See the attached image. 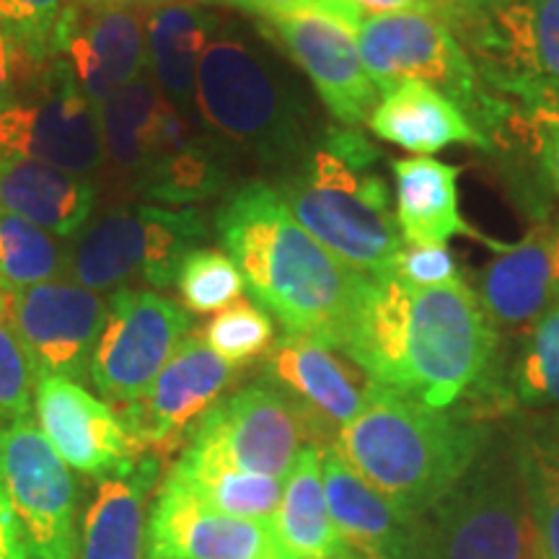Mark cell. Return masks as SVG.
<instances>
[{
    "instance_id": "obj_1",
    "label": "cell",
    "mask_w": 559,
    "mask_h": 559,
    "mask_svg": "<svg viewBox=\"0 0 559 559\" xmlns=\"http://www.w3.org/2000/svg\"><path fill=\"white\" fill-rule=\"evenodd\" d=\"M215 230L251 296L285 332L345 347L373 280L321 247L275 187L251 181L230 194Z\"/></svg>"
},
{
    "instance_id": "obj_2",
    "label": "cell",
    "mask_w": 559,
    "mask_h": 559,
    "mask_svg": "<svg viewBox=\"0 0 559 559\" xmlns=\"http://www.w3.org/2000/svg\"><path fill=\"white\" fill-rule=\"evenodd\" d=\"M379 151L355 128H332L290 169L275 192L300 226L370 280L394 275L404 239L386 179L373 171Z\"/></svg>"
},
{
    "instance_id": "obj_3",
    "label": "cell",
    "mask_w": 559,
    "mask_h": 559,
    "mask_svg": "<svg viewBox=\"0 0 559 559\" xmlns=\"http://www.w3.org/2000/svg\"><path fill=\"white\" fill-rule=\"evenodd\" d=\"M334 449L391 502L425 515L477 464L479 432L445 409L370 383L360 415L337 432Z\"/></svg>"
},
{
    "instance_id": "obj_4",
    "label": "cell",
    "mask_w": 559,
    "mask_h": 559,
    "mask_svg": "<svg viewBox=\"0 0 559 559\" xmlns=\"http://www.w3.org/2000/svg\"><path fill=\"white\" fill-rule=\"evenodd\" d=\"M194 111L221 151L239 148L270 169H290L311 148L288 83L254 41L234 29L218 26L202 55Z\"/></svg>"
},
{
    "instance_id": "obj_5",
    "label": "cell",
    "mask_w": 559,
    "mask_h": 559,
    "mask_svg": "<svg viewBox=\"0 0 559 559\" xmlns=\"http://www.w3.org/2000/svg\"><path fill=\"white\" fill-rule=\"evenodd\" d=\"M492 349L495 326L469 285L412 288L386 389L445 409L477 383Z\"/></svg>"
},
{
    "instance_id": "obj_6",
    "label": "cell",
    "mask_w": 559,
    "mask_h": 559,
    "mask_svg": "<svg viewBox=\"0 0 559 559\" xmlns=\"http://www.w3.org/2000/svg\"><path fill=\"white\" fill-rule=\"evenodd\" d=\"M355 41L381 99L402 83L419 81L449 96L472 122H479L485 135L510 117V104L487 86L440 13L407 11L368 19L355 29Z\"/></svg>"
},
{
    "instance_id": "obj_7",
    "label": "cell",
    "mask_w": 559,
    "mask_h": 559,
    "mask_svg": "<svg viewBox=\"0 0 559 559\" xmlns=\"http://www.w3.org/2000/svg\"><path fill=\"white\" fill-rule=\"evenodd\" d=\"M417 559H542L521 456L474 464L423 515Z\"/></svg>"
},
{
    "instance_id": "obj_8",
    "label": "cell",
    "mask_w": 559,
    "mask_h": 559,
    "mask_svg": "<svg viewBox=\"0 0 559 559\" xmlns=\"http://www.w3.org/2000/svg\"><path fill=\"white\" fill-rule=\"evenodd\" d=\"M440 16L489 88L521 99L536 117L559 115V0H508Z\"/></svg>"
},
{
    "instance_id": "obj_9",
    "label": "cell",
    "mask_w": 559,
    "mask_h": 559,
    "mask_svg": "<svg viewBox=\"0 0 559 559\" xmlns=\"http://www.w3.org/2000/svg\"><path fill=\"white\" fill-rule=\"evenodd\" d=\"M207 236L200 210L164 205H122L88 221L70 247L68 272L83 288H124L145 280L153 288H171L179 264Z\"/></svg>"
},
{
    "instance_id": "obj_10",
    "label": "cell",
    "mask_w": 559,
    "mask_h": 559,
    "mask_svg": "<svg viewBox=\"0 0 559 559\" xmlns=\"http://www.w3.org/2000/svg\"><path fill=\"white\" fill-rule=\"evenodd\" d=\"M0 158H24L88 177L107 164L102 107L55 58L0 109Z\"/></svg>"
},
{
    "instance_id": "obj_11",
    "label": "cell",
    "mask_w": 559,
    "mask_h": 559,
    "mask_svg": "<svg viewBox=\"0 0 559 559\" xmlns=\"http://www.w3.org/2000/svg\"><path fill=\"white\" fill-rule=\"evenodd\" d=\"M0 472L29 559H81L75 479L32 417L0 430Z\"/></svg>"
},
{
    "instance_id": "obj_12",
    "label": "cell",
    "mask_w": 559,
    "mask_h": 559,
    "mask_svg": "<svg viewBox=\"0 0 559 559\" xmlns=\"http://www.w3.org/2000/svg\"><path fill=\"white\" fill-rule=\"evenodd\" d=\"M190 313L177 300L153 290H115L91 358L88 381L107 404L124 407L151 386L190 337Z\"/></svg>"
},
{
    "instance_id": "obj_13",
    "label": "cell",
    "mask_w": 559,
    "mask_h": 559,
    "mask_svg": "<svg viewBox=\"0 0 559 559\" xmlns=\"http://www.w3.org/2000/svg\"><path fill=\"white\" fill-rule=\"evenodd\" d=\"M309 443L311 430L304 412L277 386L262 381L215 404L185 449L213 453L243 472L285 479Z\"/></svg>"
},
{
    "instance_id": "obj_14",
    "label": "cell",
    "mask_w": 559,
    "mask_h": 559,
    "mask_svg": "<svg viewBox=\"0 0 559 559\" xmlns=\"http://www.w3.org/2000/svg\"><path fill=\"white\" fill-rule=\"evenodd\" d=\"M236 368L221 360L200 334H190L151 386L120 407V419L140 456L185 451L194 428L234 381Z\"/></svg>"
},
{
    "instance_id": "obj_15",
    "label": "cell",
    "mask_w": 559,
    "mask_h": 559,
    "mask_svg": "<svg viewBox=\"0 0 559 559\" xmlns=\"http://www.w3.org/2000/svg\"><path fill=\"white\" fill-rule=\"evenodd\" d=\"M109 298L70 280L11 293V319L34 376L88 381L91 358L107 324Z\"/></svg>"
},
{
    "instance_id": "obj_16",
    "label": "cell",
    "mask_w": 559,
    "mask_h": 559,
    "mask_svg": "<svg viewBox=\"0 0 559 559\" xmlns=\"http://www.w3.org/2000/svg\"><path fill=\"white\" fill-rule=\"evenodd\" d=\"M260 29L309 75L319 99L342 128L368 122L379 107V88L362 66L355 32L319 5L260 19Z\"/></svg>"
},
{
    "instance_id": "obj_17",
    "label": "cell",
    "mask_w": 559,
    "mask_h": 559,
    "mask_svg": "<svg viewBox=\"0 0 559 559\" xmlns=\"http://www.w3.org/2000/svg\"><path fill=\"white\" fill-rule=\"evenodd\" d=\"M275 528L230 519L164 477L145 521V559H283Z\"/></svg>"
},
{
    "instance_id": "obj_18",
    "label": "cell",
    "mask_w": 559,
    "mask_h": 559,
    "mask_svg": "<svg viewBox=\"0 0 559 559\" xmlns=\"http://www.w3.org/2000/svg\"><path fill=\"white\" fill-rule=\"evenodd\" d=\"M345 353L313 337L288 334L264 355V370L272 386L283 391L304 412L311 443L330 449V436L360 415L373 381L360 383Z\"/></svg>"
},
{
    "instance_id": "obj_19",
    "label": "cell",
    "mask_w": 559,
    "mask_h": 559,
    "mask_svg": "<svg viewBox=\"0 0 559 559\" xmlns=\"http://www.w3.org/2000/svg\"><path fill=\"white\" fill-rule=\"evenodd\" d=\"M73 70L79 86L94 104L130 86L148 70L145 16L138 11H99L68 0L52 39V60Z\"/></svg>"
},
{
    "instance_id": "obj_20",
    "label": "cell",
    "mask_w": 559,
    "mask_h": 559,
    "mask_svg": "<svg viewBox=\"0 0 559 559\" xmlns=\"http://www.w3.org/2000/svg\"><path fill=\"white\" fill-rule=\"evenodd\" d=\"M34 412L39 430L70 469L102 479L140 459L120 415L79 381L39 379Z\"/></svg>"
},
{
    "instance_id": "obj_21",
    "label": "cell",
    "mask_w": 559,
    "mask_h": 559,
    "mask_svg": "<svg viewBox=\"0 0 559 559\" xmlns=\"http://www.w3.org/2000/svg\"><path fill=\"white\" fill-rule=\"evenodd\" d=\"M330 513L349 559H417L423 515H412L370 487L340 451L321 456Z\"/></svg>"
},
{
    "instance_id": "obj_22",
    "label": "cell",
    "mask_w": 559,
    "mask_h": 559,
    "mask_svg": "<svg viewBox=\"0 0 559 559\" xmlns=\"http://www.w3.org/2000/svg\"><path fill=\"white\" fill-rule=\"evenodd\" d=\"M477 298L492 326L523 330L559 300V223H539L479 275Z\"/></svg>"
},
{
    "instance_id": "obj_23",
    "label": "cell",
    "mask_w": 559,
    "mask_h": 559,
    "mask_svg": "<svg viewBox=\"0 0 559 559\" xmlns=\"http://www.w3.org/2000/svg\"><path fill=\"white\" fill-rule=\"evenodd\" d=\"M396 177V223L409 247H445L453 236H469L498 249L500 254L513 243H498L474 230L461 215L459 174L453 164L438 158L391 160Z\"/></svg>"
},
{
    "instance_id": "obj_24",
    "label": "cell",
    "mask_w": 559,
    "mask_h": 559,
    "mask_svg": "<svg viewBox=\"0 0 559 559\" xmlns=\"http://www.w3.org/2000/svg\"><path fill=\"white\" fill-rule=\"evenodd\" d=\"M160 477V459L140 456L96 485L81 526V559H143L145 502Z\"/></svg>"
},
{
    "instance_id": "obj_25",
    "label": "cell",
    "mask_w": 559,
    "mask_h": 559,
    "mask_svg": "<svg viewBox=\"0 0 559 559\" xmlns=\"http://www.w3.org/2000/svg\"><path fill=\"white\" fill-rule=\"evenodd\" d=\"M221 19L198 0H160L145 16V47L153 83L181 115L192 117L198 68Z\"/></svg>"
},
{
    "instance_id": "obj_26",
    "label": "cell",
    "mask_w": 559,
    "mask_h": 559,
    "mask_svg": "<svg viewBox=\"0 0 559 559\" xmlns=\"http://www.w3.org/2000/svg\"><path fill=\"white\" fill-rule=\"evenodd\" d=\"M368 128L376 138L417 156H430L449 145H474V148L492 145L449 96L419 81L402 83L383 96L368 117Z\"/></svg>"
},
{
    "instance_id": "obj_27",
    "label": "cell",
    "mask_w": 559,
    "mask_h": 559,
    "mask_svg": "<svg viewBox=\"0 0 559 559\" xmlns=\"http://www.w3.org/2000/svg\"><path fill=\"white\" fill-rule=\"evenodd\" d=\"M96 205V185L39 160L0 158V210L13 213L55 236L86 228Z\"/></svg>"
},
{
    "instance_id": "obj_28",
    "label": "cell",
    "mask_w": 559,
    "mask_h": 559,
    "mask_svg": "<svg viewBox=\"0 0 559 559\" xmlns=\"http://www.w3.org/2000/svg\"><path fill=\"white\" fill-rule=\"evenodd\" d=\"M226 181L223 151L207 135L194 132L190 117H181L130 190L160 205H190L221 194Z\"/></svg>"
},
{
    "instance_id": "obj_29",
    "label": "cell",
    "mask_w": 559,
    "mask_h": 559,
    "mask_svg": "<svg viewBox=\"0 0 559 559\" xmlns=\"http://www.w3.org/2000/svg\"><path fill=\"white\" fill-rule=\"evenodd\" d=\"M179 117L187 115L166 102V96L148 75H140L138 81L111 94L102 104L107 160L128 181V187L160 148Z\"/></svg>"
},
{
    "instance_id": "obj_30",
    "label": "cell",
    "mask_w": 559,
    "mask_h": 559,
    "mask_svg": "<svg viewBox=\"0 0 559 559\" xmlns=\"http://www.w3.org/2000/svg\"><path fill=\"white\" fill-rule=\"evenodd\" d=\"M321 445H304L283 485V500L272 519L280 547L293 559H349L334 528L321 477Z\"/></svg>"
},
{
    "instance_id": "obj_31",
    "label": "cell",
    "mask_w": 559,
    "mask_h": 559,
    "mask_svg": "<svg viewBox=\"0 0 559 559\" xmlns=\"http://www.w3.org/2000/svg\"><path fill=\"white\" fill-rule=\"evenodd\" d=\"M166 477L223 515L264 523L275 519L285 485V479L243 472L198 449L181 451L179 461Z\"/></svg>"
},
{
    "instance_id": "obj_32",
    "label": "cell",
    "mask_w": 559,
    "mask_h": 559,
    "mask_svg": "<svg viewBox=\"0 0 559 559\" xmlns=\"http://www.w3.org/2000/svg\"><path fill=\"white\" fill-rule=\"evenodd\" d=\"M70 267V247L50 230L0 210V290L52 283Z\"/></svg>"
},
{
    "instance_id": "obj_33",
    "label": "cell",
    "mask_w": 559,
    "mask_h": 559,
    "mask_svg": "<svg viewBox=\"0 0 559 559\" xmlns=\"http://www.w3.org/2000/svg\"><path fill=\"white\" fill-rule=\"evenodd\" d=\"M177 285L185 306L194 313H213L228 309L241 298L243 283L241 270L230 260L226 251L198 247L179 264Z\"/></svg>"
},
{
    "instance_id": "obj_34",
    "label": "cell",
    "mask_w": 559,
    "mask_h": 559,
    "mask_svg": "<svg viewBox=\"0 0 559 559\" xmlns=\"http://www.w3.org/2000/svg\"><path fill=\"white\" fill-rule=\"evenodd\" d=\"M202 340L221 360L239 368L260 355H267L275 340V321L262 306L236 300L228 309L215 313L202 332Z\"/></svg>"
},
{
    "instance_id": "obj_35",
    "label": "cell",
    "mask_w": 559,
    "mask_h": 559,
    "mask_svg": "<svg viewBox=\"0 0 559 559\" xmlns=\"http://www.w3.org/2000/svg\"><path fill=\"white\" fill-rule=\"evenodd\" d=\"M521 466L542 559H559V445H528Z\"/></svg>"
},
{
    "instance_id": "obj_36",
    "label": "cell",
    "mask_w": 559,
    "mask_h": 559,
    "mask_svg": "<svg viewBox=\"0 0 559 559\" xmlns=\"http://www.w3.org/2000/svg\"><path fill=\"white\" fill-rule=\"evenodd\" d=\"M515 389L526 404H559V300L531 324Z\"/></svg>"
},
{
    "instance_id": "obj_37",
    "label": "cell",
    "mask_w": 559,
    "mask_h": 559,
    "mask_svg": "<svg viewBox=\"0 0 559 559\" xmlns=\"http://www.w3.org/2000/svg\"><path fill=\"white\" fill-rule=\"evenodd\" d=\"M68 0H0V32L32 70L52 60V39Z\"/></svg>"
},
{
    "instance_id": "obj_38",
    "label": "cell",
    "mask_w": 559,
    "mask_h": 559,
    "mask_svg": "<svg viewBox=\"0 0 559 559\" xmlns=\"http://www.w3.org/2000/svg\"><path fill=\"white\" fill-rule=\"evenodd\" d=\"M34 389H37V376L13 330L11 293L0 290V430L29 417Z\"/></svg>"
},
{
    "instance_id": "obj_39",
    "label": "cell",
    "mask_w": 559,
    "mask_h": 559,
    "mask_svg": "<svg viewBox=\"0 0 559 559\" xmlns=\"http://www.w3.org/2000/svg\"><path fill=\"white\" fill-rule=\"evenodd\" d=\"M394 275L407 283L409 288H445L461 283L456 257L449 247H407L396 257Z\"/></svg>"
},
{
    "instance_id": "obj_40",
    "label": "cell",
    "mask_w": 559,
    "mask_h": 559,
    "mask_svg": "<svg viewBox=\"0 0 559 559\" xmlns=\"http://www.w3.org/2000/svg\"><path fill=\"white\" fill-rule=\"evenodd\" d=\"M319 9L332 13L349 29H358L362 21L391 16V13L407 11H432L440 13V0H319Z\"/></svg>"
},
{
    "instance_id": "obj_41",
    "label": "cell",
    "mask_w": 559,
    "mask_h": 559,
    "mask_svg": "<svg viewBox=\"0 0 559 559\" xmlns=\"http://www.w3.org/2000/svg\"><path fill=\"white\" fill-rule=\"evenodd\" d=\"M34 75H37V70H32L24 60H21V55L13 50L11 41L5 39L3 32H0V109L9 107V104L16 99L19 91L24 88Z\"/></svg>"
},
{
    "instance_id": "obj_42",
    "label": "cell",
    "mask_w": 559,
    "mask_h": 559,
    "mask_svg": "<svg viewBox=\"0 0 559 559\" xmlns=\"http://www.w3.org/2000/svg\"><path fill=\"white\" fill-rule=\"evenodd\" d=\"M0 559H29L24 542V528L13 508L3 472H0Z\"/></svg>"
},
{
    "instance_id": "obj_43",
    "label": "cell",
    "mask_w": 559,
    "mask_h": 559,
    "mask_svg": "<svg viewBox=\"0 0 559 559\" xmlns=\"http://www.w3.org/2000/svg\"><path fill=\"white\" fill-rule=\"evenodd\" d=\"M319 5V0H239L236 9L254 13L260 19H270V16H285V13H296L304 9H313Z\"/></svg>"
},
{
    "instance_id": "obj_44",
    "label": "cell",
    "mask_w": 559,
    "mask_h": 559,
    "mask_svg": "<svg viewBox=\"0 0 559 559\" xmlns=\"http://www.w3.org/2000/svg\"><path fill=\"white\" fill-rule=\"evenodd\" d=\"M83 5L88 9H99V11H151L153 5H158L160 0H81Z\"/></svg>"
},
{
    "instance_id": "obj_45",
    "label": "cell",
    "mask_w": 559,
    "mask_h": 559,
    "mask_svg": "<svg viewBox=\"0 0 559 559\" xmlns=\"http://www.w3.org/2000/svg\"><path fill=\"white\" fill-rule=\"evenodd\" d=\"M544 166L559 190V122L551 124L549 135L544 140Z\"/></svg>"
},
{
    "instance_id": "obj_46",
    "label": "cell",
    "mask_w": 559,
    "mask_h": 559,
    "mask_svg": "<svg viewBox=\"0 0 559 559\" xmlns=\"http://www.w3.org/2000/svg\"><path fill=\"white\" fill-rule=\"evenodd\" d=\"M508 3V0H440V13H472L487 11L495 5Z\"/></svg>"
},
{
    "instance_id": "obj_47",
    "label": "cell",
    "mask_w": 559,
    "mask_h": 559,
    "mask_svg": "<svg viewBox=\"0 0 559 559\" xmlns=\"http://www.w3.org/2000/svg\"><path fill=\"white\" fill-rule=\"evenodd\" d=\"M215 3H228V5H236L239 0H215Z\"/></svg>"
},
{
    "instance_id": "obj_48",
    "label": "cell",
    "mask_w": 559,
    "mask_h": 559,
    "mask_svg": "<svg viewBox=\"0 0 559 559\" xmlns=\"http://www.w3.org/2000/svg\"><path fill=\"white\" fill-rule=\"evenodd\" d=\"M283 559H293V557H290V555H288V557H283Z\"/></svg>"
}]
</instances>
